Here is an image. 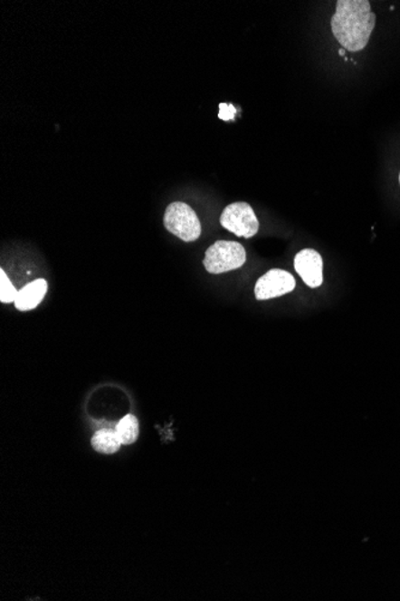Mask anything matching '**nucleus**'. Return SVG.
Returning a JSON list of instances; mask_svg holds the SVG:
<instances>
[{
  "mask_svg": "<svg viewBox=\"0 0 400 601\" xmlns=\"http://www.w3.org/2000/svg\"><path fill=\"white\" fill-rule=\"evenodd\" d=\"M294 267L296 273L301 276L305 284L310 288H317L322 285V258L319 252L313 248H305L295 256Z\"/></svg>",
  "mask_w": 400,
  "mask_h": 601,
  "instance_id": "obj_6",
  "label": "nucleus"
},
{
  "mask_svg": "<svg viewBox=\"0 0 400 601\" xmlns=\"http://www.w3.org/2000/svg\"><path fill=\"white\" fill-rule=\"evenodd\" d=\"M236 110L235 107L231 105V103H221L220 105V116L222 121H232L235 117Z\"/></svg>",
  "mask_w": 400,
  "mask_h": 601,
  "instance_id": "obj_11",
  "label": "nucleus"
},
{
  "mask_svg": "<svg viewBox=\"0 0 400 601\" xmlns=\"http://www.w3.org/2000/svg\"><path fill=\"white\" fill-rule=\"evenodd\" d=\"M296 281L290 273L281 269H271L259 277L255 284V298L258 300H268L279 298L294 291Z\"/></svg>",
  "mask_w": 400,
  "mask_h": 601,
  "instance_id": "obj_5",
  "label": "nucleus"
},
{
  "mask_svg": "<svg viewBox=\"0 0 400 601\" xmlns=\"http://www.w3.org/2000/svg\"><path fill=\"white\" fill-rule=\"evenodd\" d=\"M376 16L368 0H338L333 14V35L346 50L360 52L368 44Z\"/></svg>",
  "mask_w": 400,
  "mask_h": 601,
  "instance_id": "obj_1",
  "label": "nucleus"
},
{
  "mask_svg": "<svg viewBox=\"0 0 400 601\" xmlns=\"http://www.w3.org/2000/svg\"><path fill=\"white\" fill-rule=\"evenodd\" d=\"M222 228L243 238H252L259 231V221L253 208L246 202L229 204L221 215Z\"/></svg>",
  "mask_w": 400,
  "mask_h": 601,
  "instance_id": "obj_4",
  "label": "nucleus"
},
{
  "mask_svg": "<svg viewBox=\"0 0 400 601\" xmlns=\"http://www.w3.org/2000/svg\"><path fill=\"white\" fill-rule=\"evenodd\" d=\"M163 224H165L167 231L186 243L197 240L202 235V225H200L197 214L186 203L169 204L166 209Z\"/></svg>",
  "mask_w": 400,
  "mask_h": 601,
  "instance_id": "obj_3",
  "label": "nucleus"
},
{
  "mask_svg": "<svg viewBox=\"0 0 400 601\" xmlns=\"http://www.w3.org/2000/svg\"><path fill=\"white\" fill-rule=\"evenodd\" d=\"M18 292L14 286L11 284L9 277L4 270H0V302L3 304L14 303Z\"/></svg>",
  "mask_w": 400,
  "mask_h": 601,
  "instance_id": "obj_10",
  "label": "nucleus"
},
{
  "mask_svg": "<svg viewBox=\"0 0 400 601\" xmlns=\"http://www.w3.org/2000/svg\"><path fill=\"white\" fill-rule=\"evenodd\" d=\"M92 448L101 454L112 455L120 451L121 441L116 430L102 429L94 433L91 439Z\"/></svg>",
  "mask_w": 400,
  "mask_h": 601,
  "instance_id": "obj_8",
  "label": "nucleus"
},
{
  "mask_svg": "<svg viewBox=\"0 0 400 601\" xmlns=\"http://www.w3.org/2000/svg\"><path fill=\"white\" fill-rule=\"evenodd\" d=\"M116 432L122 445L135 443L139 436L138 419L133 414H128L118 422Z\"/></svg>",
  "mask_w": 400,
  "mask_h": 601,
  "instance_id": "obj_9",
  "label": "nucleus"
},
{
  "mask_svg": "<svg viewBox=\"0 0 400 601\" xmlns=\"http://www.w3.org/2000/svg\"><path fill=\"white\" fill-rule=\"evenodd\" d=\"M48 284L46 280L39 279L31 282L18 292L16 300H14V307L18 311H31L35 309L43 302L44 296H46Z\"/></svg>",
  "mask_w": 400,
  "mask_h": 601,
  "instance_id": "obj_7",
  "label": "nucleus"
},
{
  "mask_svg": "<svg viewBox=\"0 0 400 601\" xmlns=\"http://www.w3.org/2000/svg\"><path fill=\"white\" fill-rule=\"evenodd\" d=\"M246 258L243 245L236 241L220 240L207 248L203 263L210 274H222L241 268Z\"/></svg>",
  "mask_w": 400,
  "mask_h": 601,
  "instance_id": "obj_2",
  "label": "nucleus"
},
{
  "mask_svg": "<svg viewBox=\"0 0 400 601\" xmlns=\"http://www.w3.org/2000/svg\"><path fill=\"white\" fill-rule=\"evenodd\" d=\"M339 54H340V55H344V54H346V51H344V50H340V51H339Z\"/></svg>",
  "mask_w": 400,
  "mask_h": 601,
  "instance_id": "obj_12",
  "label": "nucleus"
},
{
  "mask_svg": "<svg viewBox=\"0 0 400 601\" xmlns=\"http://www.w3.org/2000/svg\"><path fill=\"white\" fill-rule=\"evenodd\" d=\"M399 183H400V174H399Z\"/></svg>",
  "mask_w": 400,
  "mask_h": 601,
  "instance_id": "obj_13",
  "label": "nucleus"
}]
</instances>
